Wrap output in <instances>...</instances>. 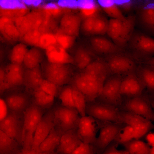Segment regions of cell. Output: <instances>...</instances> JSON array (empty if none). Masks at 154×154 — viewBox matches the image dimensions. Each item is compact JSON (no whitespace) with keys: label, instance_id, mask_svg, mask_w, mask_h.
Returning <instances> with one entry per match:
<instances>
[{"label":"cell","instance_id":"cell-1","mask_svg":"<svg viewBox=\"0 0 154 154\" xmlns=\"http://www.w3.org/2000/svg\"><path fill=\"white\" fill-rule=\"evenodd\" d=\"M136 20L135 16L132 15L124 20L111 18L108 20L106 33L114 43L124 49L134 31Z\"/></svg>","mask_w":154,"mask_h":154},{"label":"cell","instance_id":"cell-2","mask_svg":"<svg viewBox=\"0 0 154 154\" xmlns=\"http://www.w3.org/2000/svg\"><path fill=\"white\" fill-rule=\"evenodd\" d=\"M123 77L117 74L112 75L109 77L105 82L102 90L96 99L97 102L119 109L123 103V98L120 93V88Z\"/></svg>","mask_w":154,"mask_h":154},{"label":"cell","instance_id":"cell-3","mask_svg":"<svg viewBox=\"0 0 154 154\" xmlns=\"http://www.w3.org/2000/svg\"><path fill=\"white\" fill-rule=\"evenodd\" d=\"M69 83L84 96L87 103L94 101L100 94L104 84L82 71L74 74Z\"/></svg>","mask_w":154,"mask_h":154},{"label":"cell","instance_id":"cell-4","mask_svg":"<svg viewBox=\"0 0 154 154\" xmlns=\"http://www.w3.org/2000/svg\"><path fill=\"white\" fill-rule=\"evenodd\" d=\"M127 46L134 59L146 60L151 58L154 53V40L145 34L134 31Z\"/></svg>","mask_w":154,"mask_h":154},{"label":"cell","instance_id":"cell-5","mask_svg":"<svg viewBox=\"0 0 154 154\" xmlns=\"http://www.w3.org/2000/svg\"><path fill=\"white\" fill-rule=\"evenodd\" d=\"M41 68L44 79L60 87L69 83L74 74L72 64H56L47 60Z\"/></svg>","mask_w":154,"mask_h":154},{"label":"cell","instance_id":"cell-6","mask_svg":"<svg viewBox=\"0 0 154 154\" xmlns=\"http://www.w3.org/2000/svg\"><path fill=\"white\" fill-rule=\"evenodd\" d=\"M42 109L33 104L25 111L22 141L23 148H31L35 131L43 115Z\"/></svg>","mask_w":154,"mask_h":154},{"label":"cell","instance_id":"cell-7","mask_svg":"<svg viewBox=\"0 0 154 154\" xmlns=\"http://www.w3.org/2000/svg\"><path fill=\"white\" fill-rule=\"evenodd\" d=\"M112 75L123 76L135 72L138 67L135 59L130 55L122 52L106 57Z\"/></svg>","mask_w":154,"mask_h":154},{"label":"cell","instance_id":"cell-8","mask_svg":"<svg viewBox=\"0 0 154 154\" xmlns=\"http://www.w3.org/2000/svg\"><path fill=\"white\" fill-rule=\"evenodd\" d=\"M86 113L99 121L122 123L118 108L95 101L86 103Z\"/></svg>","mask_w":154,"mask_h":154},{"label":"cell","instance_id":"cell-9","mask_svg":"<svg viewBox=\"0 0 154 154\" xmlns=\"http://www.w3.org/2000/svg\"><path fill=\"white\" fill-rule=\"evenodd\" d=\"M98 123L100 127V132L92 145L96 153L102 154L125 124L122 123L100 121Z\"/></svg>","mask_w":154,"mask_h":154},{"label":"cell","instance_id":"cell-10","mask_svg":"<svg viewBox=\"0 0 154 154\" xmlns=\"http://www.w3.org/2000/svg\"><path fill=\"white\" fill-rule=\"evenodd\" d=\"M54 125L62 134L77 128L80 117L75 108L59 106L53 110Z\"/></svg>","mask_w":154,"mask_h":154},{"label":"cell","instance_id":"cell-11","mask_svg":"<svg viewBox=\"0 0 154 154\" xmlns=\"http://www.w3.org/2000/svg\"><path fill=\"white\" fill-rule=\"evenodd\" d=\"M121 122L129 125L133 129L134 139H139L154 129L152 121L133 113L119 110Z\"/></svg>","mask_w":154,"mask_h":154},{"label":"cell","instance_id":"cell-12","mask_svg":"<svg viewBox=\"0 0 154 154\" xmlns=\"http://www.w3.org/2000/svg\"><path fill=\"white\" fill-rule=\"evenodd\" d=\"M152 105L148 97L141 94L127 98L119 108V110L133 113L153 121L154 113Z\"/></svg>","mask_w":154,"mask_h":154},{"label":"cell","instance_id":"cell-13","mask_svg":"<svg viewBox=\"0 0 154 154\" xmlns=\"http://www.w3.org/2000/svg\"><path fill=\"white\" fill-rule=\"evenodd\" d=\"M145 85L135 72L123 77L120 85V93L123 97L127 98L140 96Z\"/></svg>","mask_w":154,"mask_h":154},{"label":"cell","instance_id":"cell-14","mask_svg":"<svg viewBox=\"0 0 154 154\" xmlns=\"http://www.w3.org/2000/svg\"><path fill=\"white\" fill-rule=\"evenodd\" d=\"M54 126L53 110L43 115L35 131L31 149L37 152L39 146Z\"/></svg>","mask_w":154,"mask_h":154},{"label":"cell","instance_id":"cell-15","mask_svg":"<svg viewBox=\"0 0 154 154\" xmlns=\"http://www.w3.org/2000/svg\"><path fill=\"white\" fill-rule=\"evenodd\" d=\"M97 123L96 120L90 116L80 117L77 130L83 143L92 145L95 142L97 138Z\"/></svg>","mask_w":154,"mask_h":154},{"label":"cell","instance_id":"cell-16","mask_svg":"<svg viewBox=\"0 0 154 154\" xmlns=\"http://www.w3.org/2000/svg\"><path fill=\"white\" fill-rule=\"evenodd\" d=\"M15 113L7 114L0 121V129L17 142H22L23 127Z\"/></svg>","mask_w":154,"mask_h":154},{"label":"cell","instance_id":"cell-17","mask_svg":"<svg viewBox=\"0 0 154 154\" xmlns=\"http://www.w3.org/2000/svg\"><path fill=\"white\" fill-rule=\"evenodd\" d=\"M91 47L95 52L105 55L106 57L114 54L123 52L121 48L107 38L100 36L92 37L90 39Z\"/></svg>","mask_w":154,"mask_h":154},{"label":"cell","instance_id":"cell-18","mask_svg":"<svg viewBox=\"0 0 154 154\" xmlns=\"http://www.w3.org/2000/svg\"><path fill=\"white\" fill-rule=\"evenodd\" d=\"M81 71L104 84L112 75L106 61L100 59L94 60Z\"/></svg>","mask_w":154,"mask_h":154},{"label":"cell","instance_id":"cell-19","mask_svg":"<svg viewBox=\"0 0 154 154\" xmlns=\"http://www.w3.org/2000/svg\"><path fill=\"white\" fill-rule=\"evenodd\" d=\"M82 143L77 128L69 130L62 134L57 148L58 151L60 154H70Z\"/></svg>","mask_w":154,"mask_h":154},{"label":"cell","instance_id":"cell-20","mask_svg":"<svg viewBox=\"0 0 154 154\" xmlns=\"http://www.w3.org/2000/svg\"><path fill=\"white\" fill-rule=\"evenodd\" d=\"M25 68L22 64L11 63L5 68V82L7 89L23 85Z\"/></svg>","mask_w":154,"mask_h":154},{"label":"cell","instance_id":"cell-21","mask_svg":"<svg viewBox=\"0 0 154 154\" xmlns=\"http://www.w3.org/2000/svg\"><path fill=\"white\" fill-rule=\"evenodd\" d=\"M139 21L142 28L153 34L154 31V6L153 1L146 2L141 7L139 13Z\"/></svg>","mask_w":154,"mask_h":154},{"label":"cell","instance_id":"cell-22","mask_svg":"<svg viewBox=\"0 0 154 154\" xmlns=\"http://www.w3.org/2000/svg\"><path fill=\"white\" fill-rule=\"evenodd\" d=\"M40 65L32 68H25L23 76V85L33 92L39 88L44 79Z\"/></svg>","mask_w":154,"mask_h":154},{"label":"cell","instance_id":"cell-23","mask_svg":"<svg viewBox=\"0 0 154 154\" xmlns=\"http://www.w3.org/2000/svg\"><path fill=\"white\" fill-rule=\"evenodd\" d=\"M81 21L79 16L71 13H65L60 20V29L66 34L75 37L79 34Z\"/></svg>","mask_w":154,"mask_h":154},{"label":"cell","instance_id":"cell-24","mask_svg":"<svg viewBox=\"0 0 154 154\" xmlns=\"http://www.w3.org/2000/svg\"><path fill=\"white\" fill-rule=\"evenodd\" d=\"M46 50L47 60L50 62L61 64H74L73 57L58 44Z\"/></svg>","mask_w":154,"mask_h":154},{"label":"cell","instance_id":"cell-25","mask_svg":"<svg viewBox=\"0 0 154 154\" xmlns=\"http://www.w3.org/2000/svg\"><path fill=\"white\" fill-rule=\"evenodd\" d=\"M8 109L15 113L26 110L29 103L27 96L23 93H14L7 96L4 100Z\"/></svg>","mask_w":154,"mask_h":154},{"label":"cell","instance_id":"cell-26","mask_svg":"<svg viewBox=\"0 0 154 154\" xmlns=\"http://www.w3.org/2000/svg\"><path fill=\"white\" fill-rule=\"evenodd\" d=\"M62 134L54 126L39 145L37 152L52 153L57 148Z\"/></svg>","mask_w":154,"mask_h":154},{"label":"cell","instance_id":"cell-27","mask_svg":"<svg viewBox=\"0 0 154 154\" xmlns=\"http://www.w3.org/2000/svg\"><path fill=\"white\" fill-rule=\"evenodd\" d=\"M154 66L146 65L138 66L135 73L145 84L148 92L153 94L154 90Z\"/></svg>","mask_w":154,"mask_h":154},{"label":"cell","instance_id":"cell-28","mask_svg":"<svg viewBox=\"0 0 154 154\" xmlns=\"http://www.w3.org/2000/svg\"><path fill=\"white\" fill-rule=\"evenodd\" d=\"M93 54L88 50L80 47L76 51L73 57L74 63L78 68L82 70L93 61Z\"/></svg>","mask_w":154,"mask_h":154},{"label":"cell","instance_id":"cell-29","mask_svg":"<svg viewBox=\"0 0 154 154\" xmlns=\"http://www.w3.org/2000/svg\"><path fill=\"white\" fill-rule=\"evenodd\" d=\"M43 57L42 52L38 48L34 47L28 50L23 63L25 68H32L40 65Z\"/></svg>","mask_w":154,"mask_h":154},{"label":"cell","instance_id":"cell-30","mask_svg":"<svg viewBox=\"0 0 154 154\" xmlns=\"http://www.w3.org/2000/svg\"><path fill=\"white\" fill-rule=\"evenodd\" d=\"M123 145L129 154H148L151 147L147 143L134 139Z\"/></svg>","mask_w":154,"mask_h":154},{"label":"cell","instance_id":"cell-31","mask_svg":"<svg viewBox=\"0 0 154 154\" xmlns=\"http://www.w3.org/2000/svg\"><path fill=\"white\" fill-rule=\"evenodd\" d=\"M35 104L41 108H49L53 104L54 97L48 94L39 88L33 92Z\"/></svg>","mask_w":154,"mask_h":154},{"label":"cell","instance_id":"cell-32","mask_svg":"<svg viewBox=\"0 0 154 154\" xmlns=\"http://www.w3.org/2000/svg\"><path fill=\"white\" fill-rule=\"evenodd\" d=\"M17 148V142L0 129V154H11Z\"/></svg>","mask_w":154,"mask_h":154},{"label":"cell","instance_id":"cell-33","mask_svg":"<svg viewBox=\"0 0 154 154\" xmlns=\"http://www.w3.org/2000/svg\"><path fill=\"white\" fill-rule=\"evenodd\" d=\"M71 86L74 108L81 117L85 116L86 115V105L85 98L82 94L76 88Z\"/></svg>","mask_w":154,"mask_h":154},{"label":"cell","instance_id":"cell-34","mask_svg":"<svg viewBox=\"0 0 154 154\" xmlns=\"http://www.w3.org/2000/svg\"><path fill=\"white\" fill-rule=\"evenodd\" d=\"M26 46L23 43L15 45L13 48L9 55L11 63L22 64L25 55L28 51Z\"/></svg>","mask_w":154,"mask_h":154},{"label":"cell","instance_id":"cell-35","mask_svg":"<svg viewBox=\"0 0 154 154\" xmlns=\"http://www.w3.org/2000/svg\"><path fill=\"white\" fill-rule=\"evenodd\" d=\"M78 8L81 9L84 18L91 16L97 13V7L94 1L89 0L77 1Z\"/></svg>","mask_w":154,"mask_h":154},{"label":"cell","instance_id":"cell-36","mask_svg":"<svg viewBox=\"0 0 154 154\" xmlns=\"http://www.w3.org/2000/svg\"><path fill=\"white\" fill-rule=\"evenodd\" d=\"M134 139L133 130L129 125L125 124L120 130L114 141L119 144L123 145Z\"/></svg>","mask_w":154,"mask_h":154},{"label":"cell","instance_id":"cell-37","mask_svg":"<svg viewBox=\"0 0 154 154\" xmlns=\"http://www.w3.org/2000/svg\"><path fill=\"white\" fill-rule=\"evenodd\" d=\"M58 44L66 50L71 47L74 42L75 37L68 35L59 29L55 34Z\"/></svg>","mask_w":154,"mask_h":154},{"label":"cell","instance_id":"cell-38","mask_svg":"<svg viewBox=\"0 0 154 154\" xmlns=\"http://www.w3.org/2000/svg\"><path fill=\"white\" fill-rule=\"evenodd\" d=\"M59 94L62 105L69 108H75L72 87L70 85L63 88L60 90Z\"/></svg>","mask_w":154,"mask_h":154},{"label":"cell","instance_id":"cell-39","mask_svg":"<svg viewBox=\"0 0 154 154\" xmlns=\"http://www.w3.org/2000/svg\"><path fill=\"white\" fill-rule=\"evenodd\" d=\"M108 20L104 16L97 15L94 22L93 35H102L106 33Z\"/></svg>","mask_w":154,"mask_h":154},{"label":"cell","instance_id":"cell-40","mask_svg":"<svg viewBox=\"0 0 154 154\" xmlns=\"http://www.w3.org/2000/svg\"><path fill=\"white\" fill-rule=\"evenodd\" d=\"M57 44L55 34L48 32L42 33L37 46L46 50Z\"/></svg>","mask_w":154,"mask_h":154},{"label":"cell","instance_id":"cell-41","mask_svg":"<svg viewBox=\"0 0 154 154\" xmlns=\"http://www.w3.org/2000/svg\"><path fill=\"white\" fill-rule=\"evenodd\" d=\"M104 11L112 18L124 20L125 17L119 7L115 2L109 5L102 7Z\"/></svg>","mask_w":154,"mask_h":154},{"label":"cell","instance_id":"cell-42","mask_svg":"<svg viewBox=\"0 0 154 154\" xmlns=\"http://www.w3.org/2000/svg\"><path fill=\"white\" fill-rule=\"evenodd\" d=\"M60 87L52 82L44 79L39 88L55 98L59 94L60 90Z\"/></svg>","mask_w":154,"mask_h":154},{"label":"cell","instance_id":"cell-43","mask_svg":"<svg viewBox=\"0 0 154 154\" xmlns=\"http://www.w3.org/2000/svg\"><path fill=\"white\" fill-rule=\"evenodd\" d=\"M98 14L84 18L81 23L80 26L81 29L85 35H93L94 22Z\"/></svg>","mask_w":154,"mask_h":154},{"label":"cell","instance_id":"cell-44","mask_svg":"<svg viewBox=\"0 0 154 154\" xmlns=\"http://www.w3.org/2000/svg\"><path fill=\"white\" fill-rule=\"evenodd\" d=\"M42 33L38 29L30 30L24 34V40L29 44L37 46Z\"/></svg>","mask_w":154,"mask_h":154},{"label":"cell","instance_id":"cell-45","mask_svg":"<svg viewBox=\"0 0 154 154\" xmlns=\"http://www.w3.org/2000/svg\"><path fill=\"white\" fill-rule=\"evenodd\" d=\"M1 32L12 38H17L20 34L17 27L13 23L12 20L5 24Z\"/></svg>","mask_w":154,"mask_h":154},{"label":"cell","instance_id":"cell-46","mask_svg":"<svg viewBox=\"0 0 154 154\" xmlns=\"http://www.w3.org/2000/svg\"><path fill=\"white\" fill-rule=\"evenodd\" d=\"M93 145L82 143L70 154H96Z\"/></svg>","mask_w":154,"mask_h":154},{"label":"cell","instance_id":"cell-47","mask_svg":"<svg viewBox=\"0 0 154 154\" xmlns=\"http://www.w3.org/2000/svg\"><path fill=\"white\" fill-rule=\"evenodd\" d=\"M44 8V11L51 17L58 16L62 12L61 8L58 5L52 3L46 4Z\"/></svg>","mask_w":154,"mask_h":154},{"label":"cell","instance_id":"cell-48","mask_svg":"<svg viewBox=\"0 0 154 154\" xmlns=\"http://www.w3.org/2000/svg\"><path fill=\"white\" fill-rule=\"evenodd\" d=\"M118 144L114 141L106 147L102 154H129L125 150H119L117 149Z\"/></svg>","mask_w":154,"mask_h":154},{"label":"cell","instance_id":"cell-49","mask_svg":"<svg viewBox=\"0 0 154 154\" xmlns=\"http://www.w3.org/2000/svg\"><path fill=\"white\" fill-rule=\"evenodd\" d=\"M58 5L63 8L75 9L78 8L77 1L74 0H61L58 1Z\"/></svg>","mask_w":154,"mask_h":154},{"label":"cell","instance_id":"cell-50","mask_svg":"<svg viewBox=\"0 0 154 154\" xmlns=\"http://www.w3.org/2000/svg\"><path fill=\"white\" fill-rule=\"evenodd\" d=\"M5 68L0 66V94L7 89L5 82Z\"/></svg>","mask_w":154,"mask_h":154},{"label":"cell","instance_id":"cell-51","mask_svg":"<svg viewBox=\"0 0 154 154\" xmlns=\"http://www.w3.org/2000/svg\"><path fill=\"white\" fill-rule=\"evenodd\" d=\"M115 2L118 6H120L125 11H128L130 10L132 6V3L130 1H115Z\"/></svg>","mask_w":154,"mask_h":154},{"label":"cell","instance_id":"cell-52","mask_svg":"<svg viewBox=\"0 0 154 154\" xmlns=\"http://www.w3.org/2000/svg\"><path fill=\"white\" fill-rule=\"evenodd\" d=\"M7 110L4 100L0 98V121L7 114Z\"/></svg>","mask_w":154,"mask_h":154},{"label":"cell","instance_id":"cell-53","mask_svg":"<svg viewBox=\"0 0 154 154\" xmlns=\"http://www.w3.org/2000/svg\"><path fill=\"white\" fill-rule=\"evenodd\" d=\"M25 5L33 6H38L42 2L40 0H25L23 1Z\"/></svg>","mask_w":154,"mask_h":154},{"label":"cell","instance_id":"cell-54","mask_svg":"<svg viewBox=\"0 0 154 154\" xmlns=\"http://www.w3.org/2000/svg\"><path fill=\"white\" fill-rule=\"evenodd\" d=\"M147 143L151 147H153L154 146V134L153 133H149L147 135L146 137Z\"/></svg>","mask_w":154,"mask_h":154},{"label":"cell","instance_id":"cell-55","mask_svg":"<svg viewBox=\"0 0 154 154\" xmlns=\"http://www.w3.org/2000/svg\"><path fill=\"white\" fill-rule=\"evenodd\" d=\"M37 152L31 148H23L19 154H36Z\"/></svg>","mask_w":154,"mask_h":154},{"label":"cell","instance_id":"cell-56","mask_svg":"<svg viewBox=\"0 0 154 154\" xmlns=\"http://www.w3.org/2000/svg\"><path fill=\"white\" fill-rule=\"evenodd\" d=\"M98 1L100 5L102 7L109 5L115 2L114 1L106 0H98Z\"/></svg>","mask_w":154,"mask_h":154},{"label":"cell","instance_id":"cell-57","mask_svg":"<svg viewBox=\"0 0 154 154\" xmlns=\"http://www.w3.org/2000/svg\"><path fill=\"white\" fill-rule=\"evenodd\" d=\"M148 154H154V147H151Z\"/></svg>","mask_w":154,"mask_h":154},{"label":"cell","instance_id":"cell-58","mask_svg":"<svg viewBox=\"0 0 154 154\" xmlns=\"http://www.w3.org/2000/svg\"><path fill=\"white\" fill-rule=\"evenodd\" d=\"M52 153L37 152L36 154H52Z\"/></svg>","mask_w":154,"mask_h":154},{"label":"cell","instance_id":"cell-59","mask_svg":"<svg viewBox=\"0 0 154 154\" xmlns=\"http://www.w3.org/2000/svg\"><path fill=\"white\" fill-rule=\"evenodd\" d=\"M1 16V9H0V17Z\"/></svg>","mask_w":154,"mask_h":154},{"label":"cell","instance_id":"cell-60","mask_svg":"<svg viewBox=\"0 0 154 154\" xmlns=\"http://www.w3.org/2000/svg\"><path fill=\"white\" fill-rule=\"evenodd\" d=\"M0 54H1V53H0Z\"/></svg>","mask_w":154,"mask_h":154}]
</instances>
